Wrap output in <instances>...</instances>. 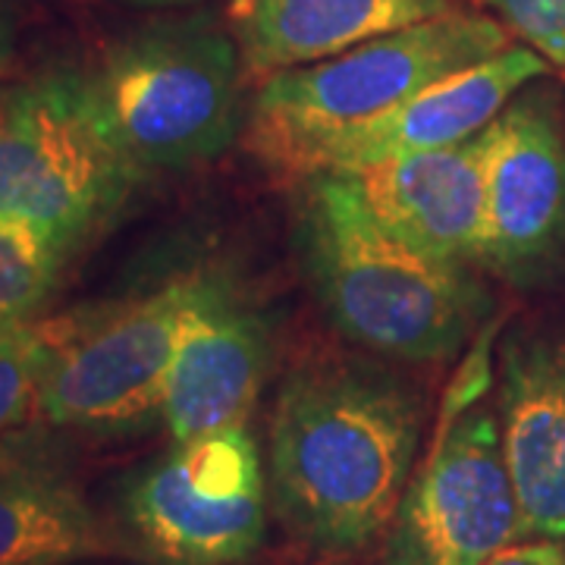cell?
Wrapping results in <instances>:
<instances>
[{
	"instance_id": "cell-1",
	"label": "cell",
	"mask_w": 565,
	"mask_h": 565,
	"mask_svg": "<svg viewBox=\"0 0 565 565\" xmlns=\"http://www.w3.org/2000/svg\"><path fill=\"white\" fill-rule=\"evenodd\" d=\"M422 427L418 386L381 355H308L282 377L270 412L274 515L327 556L371 546L399 512Z\"/></svg>"
},
{
	"instance_id": "cell-2",
	"label": "cell",
	"mask_w": 565,
	"mask_h": 565,
	"mask_svg": "<svg viewBox=\"0 0 565 565\" xmlns=\"http://www.w3.org/2000/svg\"><path fill=\"white\" fill-rule=\"evenodd\" d=\"M292 239L323 315L362 352L440 362L487 308L475 267L434 258L374 221L337 173L292 182Z\"/></svg>"
},
{
	"instance_id": "cell-3",
	"label": "cell",
	"mask_w": 565,
	"mask_h": 565,
	"mask_svg": "<svg viewBox=\"0 0 565 565\" xmlns=\"http://www.w3.org/2000/svg\"><path fill=\"white\" fill-rule=\"evenodd\" d=\"M85 79L141 177L214 161L248 126L239 44L214 10L167 13L126 32Z\"/></svg>"
},
{
	"instance_id": "cell-4",
	"label": "cell",
	"mask_w": 565,
	"mask_h": 565,
	"mask_svg": "<svg viewBox=\"0 0 565 565\" xmlns=\"http://www.w3.org/2000/svg\"><path fill=\"white\" fill-rule=\"evenodd\" d=\"M141 180L85 70H47L0 92V214L39 226L73 255L120 214Z\"/></svg>"
},
{
	"instance_id": "cell-5",
	"label": "cell",
	"mask_w": 565,
	"mask_h": 565,
	"mask_svg": "<svg viewBox=\"0 0 565 565\" xmlns=\"http://www.w3.org/2000/svg\"><path fill=\"white\" fill-rule=\"evenodd\" d=\"M509 44V32L497 17L449 10L337 57L274 73L262 79L248 114V151L262 158L286 141L374 120Z\"/></svg>"
},
{
	"instance_id": "cell-6",
	"label": "cell",
	"mask_w": 565,
	"mask_h": 565,
	"mask_svg": "<svg viewBox=\"0 0 565 565\" xmlns=\"http://www.w3.org/2000/svg\"><path fill=\"white\" fill-rule=\"evenodd\" d=\"M270 487L248 424L177 440L122 490V534L148 565H243L267 541Z\"/></svg>"
},
{
	"instance_id": "cell-7",
	"label": "cell",
	"mask_w": 565,
	"mask_h": 565,
	"mask_svg": "<svg viewBox=\"0 0 565 565\" xmlns=\"http://www.w3.org/2000/svg\"><path fill=\"white\" fill-rule=\"evenodd\" d=\"M192 274L141 296L51 318L39 412L61 430L122 434L161 418Z\"/></svg>"
},
{
	"instance_id": "cell-8",
	"label": "cell",
	"mask_w": 565,
	"mask_h": 565,
	"mask_svg": "<svg viewBox=\"0 0 565 565\" xmlns=\"http://www.w3.org/2000/svg\"><path fill=\"white\" fill-rule=\"evenodd\" d=\"M522 541L500 418L465 396L446 412L434 452L405 490L386 537V565H481Z\"/></svg>"
},
{
	"instance_id": "cell-9",
	"label": "cell",
	"mask_w": 565,
	"mask_h": 565,
	"mask_svg": "<svg viewBox=\"0 0 565 565\" xmlns=\"http://www.w3.org/2000/svg\"><path fill=\"white\" fill-rule=\"evenodd\" d=\"M565 252V132L559 98L525 85L484 129V226L478 267L512 282L553 277Z\"/></svg>"
},
{
	"instance_id": "cell-10",
	"label": "cell",
	"mask_w": 565,
	"mask_h": 565,
	"mask_svg": "<svg viewBox=\"0 0 565 565\" xmlns=\"http://www.w3.org/2000/svg\"><path fill=\"white\" fill-rule=\"evenodd\" d=\"M550 63L527 44L505 51L434 82L415 98L374 120L286 141L262 154L264 167L299 182L315 173H343L364 163L449 148L481 136L525 85L544 79Z\"/></svg>"
},
{
	"instance_id": "cell-11",
	"label": "cell",
	"mask_w": 565,
	"mask_h": 565,
	"mask_svg": "<svg viewBox=\"0 0 565 565\" xmlns=\"http://www.w3.org/2000/svg\"><path fill=\"white\" fill-rule=\"evenodd\" d=\"M274 367V330L223 270H195L163 386L173 444L248 424Z\"/></svg>"
},
{
	"instance_id": "cell-12",
	"label": "cell",
	"mask_w": 565,
	"mask_h": 565,
	"mask_svg": "<svg viewBox=\"0 0 565 565\" xmlns=\"http://www.w3.org/2000/svg\"><path fill=\"white\" fill-rule=\"evenodd\" d=\"M500 437L522 537L565 541V330L527 323L500 343Z\"/></svg>"
},
{
	"instance_id": "cell-13",
	"label": "cell",
	"mask_w": 565,
	"mask_h": 565,
	"mask_svg": "<svg viewBox=\"0 0 565 565\" xmlns=\"http://www.w3.org/2000/svg\"><path fill=\"white\" fill-rule=\"evenodd\" d=\"M364 211L434 258L478 267L484 226V132L462 145L337 173Z\"/></svg>"
},
{
	"instance_id": "cell-14",
	"label": "cell",
	"mask_w": 565,
	"mask_h": 565,
	"mask_svg": "<svg viewBox=\"0 0 565 565\" xmlns=\"http://www.w3.org/2000/svg\"><path fill=\"white\" fill-rule=\"evenodd\" d=\"M132 556L82 490L57 446L35 434L0 437V565H79Z\"/></svg>"
},
{
	"instance_id": "cell-15",
	"label": "cell",
	"mask_w": 565,
	"mask_h": 565,
	"mask_svg": "<svg viewBox=\"0 0 565 565\" xmlns=\"http://www.w3.org/2000/svg\"><path fill=\"white\" fill-rule=\"evenodd\" d=\"M449 10L456 0H226V22L245 79H267Z\"/></svg>"
},
{
	"instance_id": "cell-16",
	"label": "cell",
	"mask_w": 565,
	"mask_h": 565,
	"mask_svg": "<svg viewBox=\"0 0 565 565\" xmlns=\"http://www.w3.org/2000/svg\"><path fill=\"white\" fill-rule=\"evenodd\" d=\"M70 255L44 230L0 214V321H32Z\"/></svg>"
},
{
	"instance_id": "cell-17",
	"label": "cell",
	"mask_w": 565,
	"mask_h": 565,
	"mask_svg": "<svg viewBox=\"0 0 565 565\" xmlns=\"http://www.w3.org/2000/svg\"><path fill=\"white\" fill-rule=\"evenodd\" d=\"M51 321H0V437L39 412V390L51 355Z\"/></svg>"
},
{
	"instance_id": "cell-18",
	"label": "cell",
	"mask_w": 565,
	"mask_h": 565,
	"mask_svg": "<svg viewBox=\"0 0 565 565\" xmlns=\"http://www.w3.org/2000/svg\"><path fill=\"white\" fill-rule=\"evenodd\" d=\"M484 7L509 35L565 70V0H484Z\"/></svg>"
},
{
	"instance_id": "cell-19",
	"label": "cell",
	"mask_w": 565,
	"mask_h": 565,
	"mask_svg": "<svg viewBox=\"0 0 565 565\" xmlns=\"http://www.w3.org/2000/svg\"><path fill=\"white\" fill-rule=\"evenodd\" d=\"M481 565H565V544L553 537H522L497 550Z\"/></svg>"
},
{
	"instance_id": "cell-20",
	"label": "cell",
	"mask_w": 565,
	"mask_h": 565,
	"mask_svg": "<svg viewBox=\"0 0 565 565\" xmlns=\"http://www.w3.org/2000/svg\"><path fill=\"white\" fill-rule=\"evenodd\" d=\"M13 54H17V13L10 0H0V70H7Z\"/></svg>"
},
{
	"instance_id": "cell-21",
	"label": "cell",
	"mask_w": 565,
	"mask_h": 565,
	"mask_svg": "<svg viewBox=\"0 0 565 565\" xmlns=\"http://www.w3.org/2000/svg\"><path fill=\"white\" fill-rule=\"evenodd\" d=\"M114 3H126V7H141V10H180L195 0H114Z\"/></svg>"
}]
</instances>
